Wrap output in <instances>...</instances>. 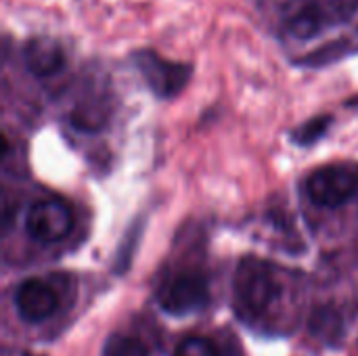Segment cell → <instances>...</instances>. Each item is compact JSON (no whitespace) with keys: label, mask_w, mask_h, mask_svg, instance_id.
I'll use <instances>...</instances> for the list:
<instances>
[{"label":"cell","mask_w":358,"mask_h":356,"mask_svg":"<svg viewBox=\"0 0 358 356\" xmlns=\"http://www.w3.org/2000/svg\"><path fill=\"white\" fill-rule=\"evenodd\" d=\"M281 42H313L352 23L358 0H252Z\"/></svg>","instance_id":"6da1fadb"},{"label":"cell","mask_w":358,"mask_h":356,"mask_svg":"<svg viewBox=\"0 0 358 356\" xmlns=\"http://www.w3.org/2000/svg\"><path fill=\"white\" fill-rule=\"evenodd\" d=\"M233 304L245 323H254L266 315L277 300L281 287L268 262L258 258H243L233 279Z\"/></svg>","instance_id":"7a4b0ae2"},{"label":"cell","mask_w":358,"mask_h":356,"mask_svg":"<svg viewBox=\"0 0 358 356\" xmlns=\"http://www.w3.org/2000/svg\"><path fill=\"white\" fill-rule=\"evenodd\" d=\"M157 302L162 311L172 317L193 315L210 302L208 279L197 271L178 273L159 287Z\"/></svg>","instance_id":"277c9868"},{"label":"cell","mask_w":358,"mask_h":356,"mask_svg":"<svg viewBox=\"0 0 358 356\" xmlns=\"http://www.w3.org/2000/svg\"><path fill=\"white\" fill-rule=\"evenodd\" d=\"M358 191V174L346 166H325L306 178V195L321 208H340Z\"/></svg>","instance_id":"5b68a950"},{"label":"cell","mask_w":358,"mask_h":356,"mask_svg":"<svg viewBox=\"0 0 358 356\" xmlns=\"http://www.w3.org/2000/svg\"><path fill=\"white\" fill-rule=\"evenodd\" d=\"M109 118V94L99 76H90L84 80L80 94L71 107L69 122L80 130H99L105 126Z\"/></svg>","instance_id":"52a82bcc"},{"label":"cell","mask_w":358,"mask_h":356,"mask_svg":"<svg viewBox=\"0 0 358 356\" xmlns=\"http://www.w3.org/2000/svg\"><path fill=\"white\" fill-rule=\"evenodd\" d=\"M310 332L319 340H323V342L334 346L344 336V321H342V317L334 308L323 306V308H317L313 313V317H310Z\"/></svg>","instance_id":"30bf717a"},{"label":"cell","mask_w":358,"mask_h":356,"mask_svg":"<svg viewBox=\"0 0 358 356\" xmlns=\"http://www.w3.org/2000/svg\"><path fill=\"white\" fill-rule=\"evenodd\" d=\"M73 229V214L67 206L44 199L34 204L25 214V231L40 243H57Z\"/></svg>","instance_id":"8992f818"},{"label":"cell","mask_w":358,"mask_h":356,"mask_svg":"<svg viewBox=\"0 0 358 356\" xmlns=\"http://www.w3.org/2000/svg\"><path fill=\"white\" fill-rule=\"evenodd\" d=\"M15 308H17V315L21 317V321L42 323L57 313L59 296L48 281L29 277L17 285Z\"/></svg>","instance_id":"ba28073f"},{"label":"cell","mask_w":358,"mask_h":356,"mask_svg":"<svg viewBox=\"0 0 358 356\" xmlns=\"http://www.w3.org/2000/svg\"><path fill=\"white\" fill-rule=\"evenodd\" d=\"M23 67L40 80L59 76L67 65L65 48L50 36H34L21 46Z\"/></svg>","instance_id":"9c48e42d"},{"label":"cell","mask_w":358,"mask_h":356,"mask_svg":"<svg viewBox=\"0 0 358 356\" xmlns=\"http://www.w3.org/2000/svg\"><path fill=\"white\" fill-rule=\"evenodd\" d=\"M174 356H220V355H218V348H216L208 338L191 336V338H185V340L176 346Z\"/></svg>","instance_id":"4fadbf2b"},{"label":"cell","mask_w":358,"mask_h":356,"mask_svg":"<svg viewBox=\"0 0 358 356\" xmlns=\"http://www.w3.org/2000/svg\"><path fill=\"white\" fill-rule=\"evenodd\" d=\"M103 356H149V348L138 338L111 336L105 344Z\"/></svg>","instance_id":"8fae6325"},{"label":"cell","mask_w":358,"mask_h":356,"mask_svg":"<svg viewBox=\"0 0 358 356\" xmlns=\"http://www.w3.org/2000/svg\"><path fill=\"white\" fill-rule=\"evenodd\" d=\"M331 124V115H317V118H310L308 122H304L302 126H298L292 134L294 143L298 145H313L315 141H319L327 128Z\"/></svg>","instance_id":"7c38bea8"},{"label":"cell","mask_w":358,"mask_h":356,"mask_svg":"<svg viewBox=\"0 0 358 356\" xmlns=\"http://www.w3.org/2000/svg\"><path fill=\"white\" fill-rule=\"evenodd\" d=\"M348 105H350V107H358V97L357 99H350V101H348Z\"/></svg>","instance_id":"5bb4252c"},{"label":"cell","mask_w":358,"mask_h":356,"mask_svg":"<svg viewBox=\"0 0 358 356\" xmlns=\"http://www.w3.org/2000/svg\"><path fill=\"white\" fill-rule=\"evenodd\" d=\"M132 65L151 88L157 99H174L178 97L191 80L193 65L182 61H172L162 57L153 48H136L132 55Z\"/></svg>","instance_id":"3957f363"}]
</instances>
